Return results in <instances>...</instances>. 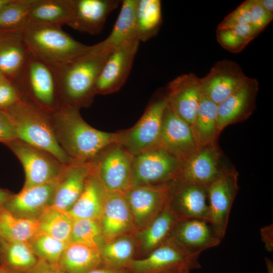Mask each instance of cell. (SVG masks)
Wrapping results in <instances>:
<instances>
[{
    "instance_id": "54",
    "label": "cell",
    "mask_w": 273,
    "mask_h": 273,
    "mask_svg": "<svg viewBox=\"0 0 273 273\" xmlns=\"http://www.w3.org/2000/svg\"><path fill=\"white\" fill-rule=\"evenodd\" d=\"M3 241L0 239V254H1V251H2V247H3Z\"/></svg>"
},
{
    "instance_id": "10",
    "label": "cell",
    "mask_w": 273,
    "mask_h": 273,
    "mask_svg": "<svg viewBox=\"0 0 273 273\" xmlns=\"http://www.w3.org/2000/svg\"><path fill=\"white\" fill-rule=\"evenodd\" d=\"M22 164L25 174L23 189L46 183L57 178L65 165L49 153L19 140L6 144Z\"/></svg>"
},
{
    "instance_id": "42",
    "label": "cell",
    "mask_w": 273,
    "mask_h": 273,
    "mask_svg": "<svg viewBox=\"0 0 273 273\" xmlns=\"http://www.w3.org/2000/svg\"><path fill=\"white\" fill-rule=\"evenodd\" d=\"M251 24L260 32L271 21L273 15L267 12L259 0H252L250 9Z\"/></svg>"
},
{
    "instance_id": "17",
    "label": "cell",
    "mask_w": 273,
    "mask_h": 273,
    "mask_svg": "<svg viewBox=\"0 0 273 273\" xmlns=\"http://www.w3.org/2000/svg\"><path fill=\"white\" fill-rule=\"evenodd\" d=\"M248 77L240 65L230 60L216 62L206 75L199 78L203 95L219 104L239 88Z\"/></svg>"
},
{
    "instance_id": "23",
    "label": "cell",
    "mask_w": 273,
    "mask_h": 273,
    "mask_svg": "<svg viewBox=\"0 0 273 273\" xmlns=\"http://www.w3.org/2000/svg\"><path fill=\"white\" fill-rule=\"evenodd\" d=\"M121 3L119 0H71L72 14L67 25L80 32L98 34L108 15Z\"/></svg>"
},
{
    "instance_id": "26",
    "label": "cell",
    "mask_w": 273,
    "mask_h": 273,
    "mask_svg": "<svg viewBox=\"0 0 273 273\" xmlns=\"http://www.w3.org/2000/svg\"><path fill=\"white\" fill-rule=\"evenodd\" d=\"M58 265L66 273H88L104 266L99 249L73 241L66 246Z\"/></svg>"
},
{
    "instance_id": "41",
    "label": "cell",
    "mask_w": 273,
    "mask_h": 273,
    "mask_svg": "<svg viewBox=\"0 0 273 273\" xmlns=\"http://www.w3.org/2000/svg\"><path fill=\"white\" fill-rule=\"evenodd\" d=\"M251 4L252 0L243 2L223 19L218 24L217 29L231 28L251 23Z\"/></svg>"
},
{
    "instance_id": "20",
    "label": "cell",
    "mask_w": 273,
    "mask_h": 273,
    "mask_svg": "<svg viewBox=\"0 0 273 273\" xmlns=\"http://www.w3.org/2000/svg\"><path fill=\"white\" fill-rule=\"evenodd\" d=\"M202 92L199 78L194 73L180 75L167 87L168 105L173 111L189 125H192Z\"/></svg>"
},
{
    "instance_id": "19",
    "label": "cell",
    "mask_w": 273,
    "mask_h": 273,
    "mask_svg": "<svg viewBox=\"0 0 273 273\" xmlns=\"http://www.w3.org/2000/svg\"><path fill=\"white\" fill-rule=\"evenodd\" d=\"M96 162L73 161L65 165L49 206L68 212L81 194L86 181L95 168Z\"/></svg>"
},
{
    "instance_id": "16",
    "label": "cell",
    "mask_w": 273,
    "mask_h": 273,
    "mask_svg": "<svg viewBox=\"0 0 273 273\" xmlns=\"http://www.w3.org/2000/svg\"><path fill=\"white\" fill-rule=\"evenodd\" d=\"M168 185L138 186L125 193L135 229L148 226L165 208Z\"/></svg>"
},
{
    "instance_id": "43",
    "label": "cell",
    "mask_w": 273,
    "mask_h": 273,
    "mask_svg": "<svg viewBox=\"0 0 273 273\" xmlns=\"http://www.w3.org/2000/svg\"><path fill=\"white\" fill-rule=\"evenodd\" d=\"M21 100L14 84L5 78L0 83V109H6Z\"/></svg>"
},
{
    "instance_id": "5",
    "label": "cell",
    "mask_w": 273,
    "mask_h": 273,
    "mask_svg": "<svg viewBox=\"0 0 273 273\" xmlns=\"http://www.w3.org/2000/svg\"><path fill=\"white\" fill-rule=\"evenodd\" d=\"M22 100L47 112L55 111L57 95L55 79L51 67L29 55L26 63L16 80L13 83Z\"/></svg>"
},
{
    "instance_id": "12",
    "label": "cell",
    "mask_w": 273,
    "mask_h": 273,
    "mask_svg": "<svg viewBox=\"0 0 273 273\" xmlns=\"http://www.w3.org/2000/svg\"><path fill=\"white\" fill-rule=\"evenodd\" d=\"M168 239L195 257H199L204 250L218 245L222 240L210 221L198 218L178 220Z\"/></svg>"
},
{
    "instance_id": "44",
    "label": "cell",
    "mask_w": 273,
    "mask_h": 273,
    "mask_svg": "<svg viewBox=\"0 0 273 273\" xmlns=\"http://www.w3.org/2000/svg\"><path fill=\"white\" fill-rule=\"evenodd\" d=\"M17 139L12 120L6 110L0 109V142L6 144Z\"/></svg>"
},
{
    "instance_id": "4",
    "label": "cell",
    "mask_w": 273,
    "mask_h": 273,
    "mask_svg": "<svg viewBox=\"0 0 273 273\" xmlns=\"http://www.w3.org/2000/svg\"><path fill=\"white\" fill-rule=\"evenodd\" d=\"M5 110L17 140L49 153L63 164L74 161L60 145L46 112L22 100Z\"/></svg>"
},
{
    "instance_id": "31",
    "label": "cell",
    "mask_w": 273,
    "mask_h": 273,
    "mask_svg": "<svg viewBox=\"0 0 273 273\" xmlns=\"http://www.w3.org/2000/svg\"><path fill=\"white\" fill-rule=\"evenodd\" d=\"M177 220L176 216L165 206L148 226L139 233L137 238L141 251L150 252L165 242Z\"/></svg>"
},
{
    "instance_id": "25",
    "label": "cell",
    "mask_w": 273,
    "mask_h": 273,
    "mask_svg": "<svg viewBox=\"0 0 273 273\" xmlns=\"http://www.w3.org/2000/svg\"><path fill=\"white\" fill-rule=\"evenodd\" d=\"M29 53L21 29H0V73L13 83L23 70Z\"/></svg>"
},
{
    "instance_id": "37",
    "label": "cell",
    "mask_w": 273,
    "mask_h": 273,
    "mask_svg": "<svg viewBox=\"0 0 273 273\" xmlns=\"http://www.w3.org/2000/svg\"><path fill=\"white\" fill-rule=\"evenodd\" d=\"M260 32L250 23L231 28L217 29L216 38L222 48L231 52L238 53Z\"/></svg>"
},
{
    "instance_id": "49",
    "label": "cell",
    "mask_w": 273,
    "mask_h": 273,
    "mask_svg": "<svg viewBox=\"0 0 273 273\" xmlns=\"http://www.w3.org/2000/svg\"><path fill=\"white\" fill-rule=\"evenodd\" d=\"M263 8L269 13L273 15V1L272 0H259Z\"/></svg>"
},
{
    "instance_id": "1",
    "label": "cell",
    "mask_w": 273,
    "mask_h": 273,
    "mask_svg": "<svg viewBox=\"0 0 273 273\" xmlns=\"http://www.w3.org/2000/svg\"><path fill=\"white\" fill-rule=\"evenodd\" d=\"M79 109L64 105L54 111V131L60 145L72 160L94 162L110 147L121 142L124 131L112 133L97 130L85 122Z\"/></svg>"
},
{
    "instance_id": "6",
    "label": "cell",
    "mask_w": 273,
    "mask_h": 273,
    "mask_svg": "<svg viewBox=\"0 0 273 273\" xmlns=\"http://www.w3.org/2000/svg\"><path fill=\"white\" fill-rule=\"evenodd\" d=\"M183 161L159 147L133 156V187L166 186L179 177Z\"/></svg>"
},
{
    "instance_id": "8",
    "label": "cell",
    "mask_w": 273,
    "mask_h": 273,
    "mask_svg": "<svg viewBox=\"0 0 273 273\" xmlns=\"http://www.w3.org/2000/svg\"><path fill=\"white\" fill-rule=\"evenodd\" d=\"M133 158L120 143L110 147L95 161V172L106 192L125 193L133 187Z\"/></svg>"
},
{
    "instance_id": "55",
    "label": "cell",
    "mask_w": 273,
    "mask_h": 273,
    "mask_svg": "<svg viewBox=\"0 0 273 273\" xmlns=\"http://www.w3.org/2000/svg\"><path fill=\"white\" fill-rule=\"evenodd\" d=\"M5 78L0 73V83Z\"/></svg>"
},
{
    "instance_id": "45",
    "label": "cell",
    "mask_w": 273,
    "mask_h": 273,
    "mask_svg": "<svg viewBox=\"0 0 273 273\" xmlns=\"http://www.w3.org/2000/svg\"><path fill=\"white\" fill-rule=\"evenodd\" d=\"M27 273H66L58 264L38 259L35 265Z\"/></svg>"
},
{
    "instance_id": "14",
    "label": "cell",
    "mask_w": 273,
    "mask_h": 273,
    "mask_svg": "<svg viewBox=\"0 0 273 273\" xmlns=\"http://www.w3.org/2000/svg\"><path fill=\"white\" fill-rule=\"evenodd\" d=\"M223 153L217 143L199 147L183 161L177 178L208 187L232 167L223 161Z\"/></svg>"
},
{
    "instance_id": "35",
    "label": "cell",
    "mask_w": 273,
    "mask_h": 273,
    "mask_svg": "<svg viewBox=\"0 0 273 273\" xmlns=\"http://www.w3.org/2000/svg\"><path fill=\"white\" fill-rule=\"evenodd\" d=\"M135 17L140 41L148 40L157 34L162 23L161 1L138 0Z\"/></svg>"
},
{
    "instance_id": "29",
    "label": "cell",
    "mask_w": 273,
    "mask_h": 273,
    "mask_svg": "<svg viewBox=\"0 0 273 273\" xmlns=\"http://www.w3.org/2000/svg\"><path fill=\"white\" fill-rule=\"evenodd\" d=\"M138 1H122L121 10L110 34L103 41L99 42L101 47L113 50L126 40L138 38L135 17Z\"/></svg>"
},
{
    "instance_id": "30",
    "label": "cell",
    "mask_w": 273,
    "mask_h": 273,
    "mask_svg": "<svg viewBox=\"0 0 273 273\" xmlns=\"http://www.w3.org/2000/svg\"><path fill=\"white\" fill-rule=\"evenodd\" d=\"M71 14V0H33L27 21L61 26L68 24Z\"/></svg>"
},
{
    "instance_id": "52",
    "label": "cell",
    "mask_w": 273,
    "mask_h": 273,
    "mask_svg": "<svg viewBox=\"0 0 273 273\" xmlns=\"http://www.w3.org/2000/svg\"><path fill=\"white\" fill-rule=\"evenodd\" d=\"M0 273H14L4 267H0Z\"/></svg>"
},
{
    "instance_id": "51",
    "label": "cell",
    "mask_w": 273,
    "mask_h": 273,
    "mask_svg": "<svg viewBox=\"0 0 273 273\" xmlns=\"http://www.w3.org/2000/svg\"><path fill=\"white\" fill-rule=\"evenodd\" d=\"M11 1V0H0V11Z\"/></svg>"
},
{
    "instance_id": "27",
    "label": "cell",
    "mask_w": 273,
    "mask_h": 273,
    "mask_svg": "<svg viewBox=\"0 0 273 273\" xmlns=\"http://www.w3.org/2000/svg\"><path fill=\"white\" fill-rule=\"evenodd\" d=\"M105 194L106 191L96 175L95 168L88 177L81 194L68 213L73 219L99 220Z\"/></svg>"
},
{
    "instance_id": "24",
    "label": "cell",
    "mask_w": 273,
    "mask_h": 273,
    "mask_svg": "<svg viewBox=\"0 0 273 273\" xmlns=\"http://www.w3.org/2000/svg\"><path fill=\"white\" fill-rule=\"evenodd\" d=\"M58 177L46 183L22 190L6 202L3 208L14 215L37 219L52 202Z\"/></svg>"
},
{
    "instance_id": "22",
    "label": "cell",
    "mask_w": 273,
    "mask_h": 273,
    "mask_svg": "<svg viewBox=\"0 0 273 273\" xmlns=\"http://www.w3.org/2000/svg\"><path fill=\"white\" fill-rule=\"evenodd\" d=\"M99 221L105 242L128 236L135 229L125 193L106 192Z\"/></svg>"
},
{
    "instance_id": "33",
    "label": "cell",
    "mask_w": 273,
    "mask_h": 273,
    "mask_svg": "<svg viewBox=\"0 0 273 273\" xmlns=\"http://www.w3.org/2000/svg\"><path fill=\"white\" fill-rule=\"evenodd\" d=\"M39 231L38 219L16 216L0 208V239L8 242H29Z\"/></svg>"
},
{
    "instance_id": "38",
    "label": "cell",
    "mask_w": 273,
    "mask_h": 273,
    "mask_svg": "<svg viewBox=\"0 0 273 273\" xmlns=\"http://www.w3.org/2000/svg\"><path fill=\"white\" fill-rule=\"evenodd\" d=\"M29 243L38 259L55 264L68 244L39 231Z\"/></svg>"
},
{
    "instance_id": "39",
    "label": "cell",
    "mask_w": 273,
    "mask_h": 273,
    "mask_svg": "<svg viewBox=\"0 0 273 273\" xmlns=\"http://www.w3.org/2000/svg\"><path fill=\"white\" fill-rule=\"evenodd\" d=\"M71 241L85 244L99 249L105 242L99 220L73 219Z\"/></svg>"
},
{
    "instance_id": "47",
    "label": "cell",
    "mask_w": 273,
    "mask_h": 273,
    "mask_svg": "<svg viewBox=\"0 0 273 273\" xmlns=\"http://www.w3.org/2000/svg\"><path fill=\"white\" fill-rule=\"evenodd\" d=\"M88 273H128L126 270L118 269L106 266L96 268Z\"/></svg>"
},
{
    "instance_id": "32",
    "label": "cell",
    "mask_w": 273,
    "mask_h": 273,
    "mask_svg": "<svg viewBox=\"0 0 273 273\" xmlns=\"http://www.w3.org/2000/svg\"><path fill=\"white\" fill-rule=\"evenodd\" d=\"M38 260L29 242L3 241L0 254V267L14 273H27Z\"/></svg>"
},
{
    "instance_id": "50",
    "label": "cell",
    "mask_w": 273,
    "mask_h": 273,
    "mask_svg": "<svg viewBox=\"0 0 273 273\" xmlns=\"http://www.w3.org/2000/svg\"><path fill=\"white\" fill-rule=\"evenodd\" d=\"M185 268H188V267L176 268H174L172 269L164 271L160 273H181L183 269H184Z\"/></svg>"
},
{
    "instance_id": "3",
    "label": "cell",
    "mask_w": 273,
    "mask_h": 273,
    "mask_svg": "<svg viewBox=\"0 0 273 273\" xmlns=\"http://www.w3.org/2000/svg\"><path fill=\"white\" fill-rule=\"evenodd\" d=\"M21 32L29 53L49 66L64 64L89 47L75 40L59 26L27 21Z\"/></svg>"
},
{
    "instance_id": "11",
    "label": "cell",
    "mask_w": 273,
    "mask_h": 273,
    "mask_svg": "<svg viewBox=\"0 0 273 273\" xmlns=\"http://www.w3.org/2000/svg\"><path fill=\"white\" fill-rule=\"evenodd\" d=\"M140 42L138 38H134L113 49L98 77L96 94H111L122 86L130 72Z\"/></svg>"
},
{
    "instance_id": "15",
    "label": "cell",
    "mask_w": 273,
    "mask_h": 273,
    "mask_svg": "<svg viewBox=\"0 0 273 273\" xmlns=\"http://www.w3.org/2000/svg\"><path fill=\"white\" fill-rule=\"evenodd\" d=\"M200 267L198 257L189 255L167 239L146 257L133 259L126 270L128 273H160L179 267L192 270Z\"/></svg>"
},
{
    "instance_id": "9",
    "label": "cell",
    "mask_w": 273,
    "mask_h": 273,
    "mask_svg": "<svg viewBox=\"0 0 273 273\" xmlns=\"http://www.w3.org/2000/svg\"><path fill=\"white\" fill-rule=\"evenodd\" d=\"M166 207L178 220L210 221L207 187L202 185L176 178L168 185Z\"/></svg>"
},
{
    "instance_id": "48",
    "label": "cell",
    "mask_w": 273,
    "mask_h": 273,
    "mask_svg": "<svg viewBox=\"0 0 273 273\" xmlns=\"http://www.w3.org/2000/svg\"><path fill=\"white\" fill-rule=\"evenodd\" d=\"M10 191L0 188V208L3 207L6 202L13 195Z\"/></svg>"
},
{
    "instance_id": "28",
    "label": "cell",
    "mask_w": 273,
    "mask_h": 273,
    "mask_svg": "<svg viewBox=\"0 0 273 273\" xmlns=\"http://www.w3.org/2000/svg\"><path fill=\"white\" fill-rule=\"evenodd\" d=\"M191 127L199 147L216 143L220 133L217 126V104L203 93Z\"/></svg>"
},
{
    "instance_id": "21",
    "label": "cell",
    "mask_w": 273,
    "mask_h": 273,
    "mask_svg": "<svg viewBox=\"0 0 273 273\" xmlns=\"http://www.w3.org/2000/svg\"><path fill=\"white\" fill-rule=\"evenodd\" d=\"M259 83L248 77L229 97L217 105V126L221 132L229 125L247 119L255 109Z\"/></svg>"
},
{
    "instance_id": "34",
    "label": "cell",
    "mask_w": 273,
    "mask_h": 273,
    "mask_svg": "<svg viewBox=\"0 0 273 273\" xmlns=\"http://www.w3.org/2000/svg\"><path fill=\"white\" fill-rule=\"evenodd\" d=\"M135 243L128 236L105 242L99 250L104 266L126 270L134 259Z\"/></svg>"
},
{
    "instance_id": "53",
    "label": "cell",
    "mask_w": 273,
    "mask_h": 273,
    "mask_svg": "<svg viewBox=\"0 0 273 273\" xmlns=\"http://www.w3.org/2000/svg\"><path fill=\"white\" fill-rule=\"evenodd\" d=\"M191 270L189 269V268H185L183 269L181 273H190V271Z\"/></svg>"
},
{
    "instance_id": "13",
    "label": "cell",
    "mask_w": 273,
    "mask_h": 273,
    "mask_svg": "<svg viewBox=\"0 0 273 273\" xmlns=\"http://www.w3.org/2000/svg\"><path fill=\"white\" fill-rule=\"evenodd\" d=\"M207 187L210 222L222 239L239 188L238 173L232 167Z\"/></svg>"
},
{
    "instance_id": "2",
    "label": "cell",
    "mask_w": 273,
    "mask_h": 273,
    "mask_svg": "<svg viewBox=\"0 0 273 273\" xmlns=\"http://www.w3.org/2000/svg\"><path fill=\"white\" fill-rule=\"evenodd\" d=\"M112 51L98 43L64 64L50 66L54 75L57 94L64 100L61 106L79 108L91 103L96 94L98 77Z\"/></svg>"
},
{
    "instance_id": "40",
    "label": "cell",
    "mask_w": 273,
    "mask_h": 273,
    "mask_svg": "<svg viewBox=\"0 0 273 273\" xmlns=\"http://www.w3.org/2000/svg\"><path fill=\"white\" fill-rule=\"evenodd\" d=\"M33 0H11L0 11V29H22L27 21Z\"/></svg>"
},
{
    "instance_id": "18",
    "label": "cell",
    "mask_w": 273,
    "mask_h": 273,
    "mask_svg": "<svg viewBox=\"0 0 273 273\" xmlns=\"http://www.w3.org/2000/svg\"><path fill=\"white\" fill-rule=\"evenodd\" d=\"M160 147L184 161L199 148L190 125L167 105L161 126Z\"/></svg>"
},
{
    "instance_id": "36",
    "label": "cell",
    "mask_w": 273,
    "mask_h": 273,
    "mask_svg": "<svg viewBox=\"0 0 273 273\" xmlns=\"http://www.w3.org/2000/svg\"><path fill=\"white\" fill-rule=\"evenodd\" d=\"M39 232L69 243L73 219L68 212L47 207L38 217Z\"/></svg>"
},
{
    "instance_id": "46",
    "label": "cell",
    "mask_w": 273,
    "mask_h": 273,
    "mask_svg": "<svg viewBox=\"0 0 273 273\" xmlns=\"http://www.w3.org/2000/svg\"><path fill=\"white\" fill-rule=\"evenodd\" d=\"M261 235L267 251L272 250V226L269 225L261 230Z\"/></svg>"
},
{
    "instance_id": "7",
    "label": "cell",
    "mask_w": 273,
    "mask_h": 273,
    "mask_svg": "<svg viewBox=\"0 0 273 273\" xmlns=\"http://www.w3.org/2000/svg\"><path fill=\"white\" fill-rule=\"evenodd\" d=\"M167 103L166 95L153 100L136 124L124 131L120 143L133 156L160 147L162 118Z\"/></svg>"
}]
</instances>
